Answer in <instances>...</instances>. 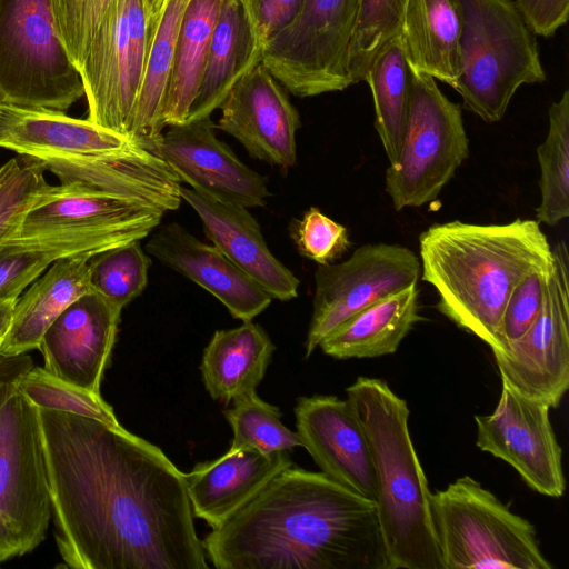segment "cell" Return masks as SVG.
<instances>
[{
    "label": "cell",
    "instance_id": "23",
    "mask_svg": "<svg viewBox=\"0 0 569 569\" xmlns=\"http://www.w3.org/2000/svg\"><path fill=\"white\" fill-rule=\"evenodd\" d=\"M140 140L64 112L0 106V147L17 153L38 158L96 156L123 150Z\"/></svg>",
    "mask_w": 569,
    "mask_h": 569
},
{
    "label": "cell",
    "instance_id": "31",
    "mask_svg": "<svg viewBox=\"0 0 569 569\" xmlns=\"http://www.w3.org/2000/svg\"><path fill=\"white\" fill-rule=\"evenodd\" d=\"M222 0H190L178 33L167 90L164 126L187 121L204 71Z\"/></svg>",
    "mask_w": 569,
    "mask_h": 569
},
{
    "label": "cell",
    "instance_id": "7",
    "mask_svg": "<svg viewBox=\"0 0 569 569\" xmlns=\"http://www.w3.org/2000/svg\"><path fill=\"white\" fill-rule=\"evenodd\" d=\"M83 96L51 0H0V106L66 112Z\"/></svg>",
    "mask_w": 569,
    "mask_h": 569
},
{
    "label": "cell",
    "instance_id": "46",
    "mask_svg": "<svg viewBox=\"0 0 569 569\" xmlns=\"http://www.w3.org/2000/svg\"><path fill=\"white\" fill-rule=\"evenodd\" d=\"M163 3L164 0H142L150 34L156 21L158 20Z\"/></svg>",
    "mask_w": 569,
    "mask_h": 569
},
{
    "label": "cell",
    "instance_id": "22",
    "mask_svg": "<svg viewBox=\"0 0 569 569\" xmlns=\"http://www.w3.org/2000/svg\"><path fill=\"white\" fill-rule=\"evenodd\" d=\"M291 466L287 451L267 455L253 448H230L216 460L196 465L186 473L193 517L217 528Z\"/></svg>",
    "mask_w": 569,
    "mask_h": 569
},
{
    "label": "cell",
    "instance_id": "24",
    "mask_svg": "<svg viewBox=\"0 0 569 569\" xmlns=\"http://www.w3.org/2000/svg\"><path fill=\"white\" fill-rule=\"evenodd\" d=\"M266 42L249 0H222L188 120L211 117L231 88L262 62Z\"/></svg>",
    "mask_w": 569,
    "mask_h": 569
},
{
    "label": "cell",
    "instance_id": "20",
    "mask_svg": "<svg viewBox=\"0 0 569 569\" xmlns=\"http://www.w3.org/2000/svg\"><path fill=\"white\" fill-rule=\"evenodd\" d=\"M166 211L147 201L78 182L47 186L8 239H33L58 233L107 229L153 218Z\"/></svg>",
    "mask_w": 569,
    "mask_h": 569
},
{
    "label": "cell",
    "instance_id": "35",
    "mask_svg": "<svg viewBox=\"0 0 569 569\" xmlns=\"http://www.w3.org/2000/svg\"><path fill=\"white\" fill-rule=\"evenodd\" d=\"M149 266L140 240L100 251L88 261L90 289L122 310L144 290Z\"/></svg>",
    "mask_w": 569,
    "mask_h": 569
},
{
    "label": "cell",
    "instance_id": "16",
    "mask_svg": "<svg viewBox=\"0 0 569 569\" xmlns=\"http://www.w3.org/2000/svg\"><path fill=\"white\" fill-rule=\"evenodd\" d=\"M219 109L217 129L236 138L250 157L280 168L296 164L299 112L262 62L231 88Z\"/></svg>",
    "mask_w": 569,
    "mask_h": 569
},
{
    "label": "cell",
    "instance_id": "34",
    "mask_svg": "<svg viewBox=\"0 0 569 569\" xmlns=\"http://www.w3.org/2000/svg\"><path fill=\"white\" fill-rule=\"evenodd\" d=\"M232 402L223 412L233 431L230 448H253L269 455L302 447L298 432L282 423L279 408L262 400L256 390Z\"/></svg>",
    "mask_w": 569,
    "mask_h": 569
},
{
    "label": "cell",
    "instance_id": "18",
    "mask_svg": "<svg viewBox=\"0 0 569 569\" xmlns=\"http://www.w3.org/2000/svg\"><path fill=\"white\" fill-rule=\"evenodd\" d=\"M295 416L302 447L321 472L375 501L370 445L349 401L335 396L300 397Z\"/></svg>",
    "mask_w": 569,
    "mask_h": 569
},
{
    "label": "cell",
    "instance_id": "21",
    "mask_svg": "<svg viewBox=\"0 0 569 569\" xmlns=\"http://www.w3.org/2000/svg\"><path fill=\"white\" fill-rule=\"evenodd\" d=\"M180 196L199 216L207 239L272 299L288 301L298 296V278L269 250L260 224L248 208L182 186Z\"/></svg>",
    "mask_w": 569,
    "mask_h": 569
},
{
    "label": "cell",
    "instance_id": "9",
    "mask_svg": "<svg viewBox=\"0 0 569 569\" xmlns=\"http://www.w3.org/2000/svg\"><path fill=\"white\" fill-rule=\"evenodd\" d=\"M51 517L38 408L16 387L0 409V562L34 550Z\"/></svg>",
    "mask_w": 569,
    "mask_h": 569
},
{
    "label": "cell",
    "instance_id": "37",
    "mask_svg": "<svg viewBox=\"0 0 569 569\" xmlns=\"http://www.w3.org/2000/svg\"><path fill=\"white\" fill-rule=\"evenodd\" d=\"M407 0H359L348 54L351 84L363 81L377 52L400 32Z\"/></svg>",
    "mask_w": 569,
    "mask_h": 569
},
{
    "label": "cell",
    "instance_id": "15",
    "mask_svg": "<svg viewBox=\"0 0 569 569\" xmlns=\"http://www.w3.org/2000/svg\"><path fill=\"white\" fill-rule=\"evenodd\" d=\"M168 127L159 138V151L180 182L248 209L266 204L270 196L267 178L246 166L217 138L211 117Z\"/></svg>",
    "mask_w": 569,
    "mask_h": 569
},
{
    "label": "cell",
    "instance_id": "42",
    "mask_svg": "<svg viewBox=\"0 0 569 569\" xmlns=\"http://www.w3.org/2000/svg\"><path fill=\"white\" fill-rule=\"evenodd\" d=\"M536 36L550 38L569 18V0H513Z\"/></svg>",
    "mask_w": 569,
    "mask_h": 569
},
{
    "label": "cell",
    "instance_id": "28",
    "mask_svg": "<svg viewBox=\"0 0 569 569\" xmlns=\"http://www.w3.org/2000/svg\"><path fill=\"white\" fill-rule=\"evenodd\" d=\"M460 32L457 0H407L399 37L412 70L455 88Z\"/></svg>",
    "mask_w": 569,
    "mask_h": 569
},
{
    "label": "cell",
    "instance_id": "44",
    "mask_svg": "<svg viewBox=\"0 0 569 569\" xmlns=\"http://www.w3.org/2000/svg\"><path fill=\"white\" fill-rule=\"evenodd\" d=\"M33 366L27 353L14 357H2L0 360V409L18 381Z\"/></svg>",
    "mask_w": 569,
    "mask_h": 569
},
{
    "label": "cell",
    "instance_id": "45",
    "mask_svg": "<svg viewBox=\"0 0 569 569\" xmlns=\"http://www.w3.org/2000/svg\"><path fill=\"white\" fill-rule=\"evenodd\" d=\"M17 299H0V349L10 326ZM2 356L0 353V360Z\"/></svg>",
    "mask_w": 569,
    "mask_h": 569
},
{
    "label": "cell",
    "instance_id": "17",
    "mask_svg": "<svg viewBox=\"0 0 569 569\" xmlns=\"http://www.w3.org/2000/svg\"><path fill=\"white\" fill-rule=\"evenodd\" d=\"M121 310L89 291L70 303L47 328L39 350L51 375L94 393L116 342Z\"/></svg>",
    "mask_w": 569,
    "mask_h": 569
},
{
    "label": "cell",
    "instance_id": "30",
    "mask_svg": "<svg viewBox=\"0 0 569 569\" xmlns=\"http://www.w3.org/2000/svg\"><path fill=\"white\" fill-rule=\"evenodd\" d=\"M190 0H164L151 31L141 83L127 133L157 140L166 127L163 109L180 24Z\"/></svg>",
    "mask_w": 569,
    "mask_h": 569
},
{
    "label": "cell",
    "instance_id": "26",
    "mask_svg": "<svg viewBox=\"0 0 569 569\" xmlns=\"http://www.w3.org/2000/svg\"><path fill=\"white\" fill-rule=\"evenodd\" d=\"M91 257L74 254L56 260L17 299L1 345L2 357H14L38 349L42 335L52 321L76 299L91 291L88 278V261Z\"/></svg>",
    "mask_w": 569,
    "mask_h": 569
},
{
    "label": "cell",
    "instance_id": "39",
    "mask_svg": "<svg viewBox=\"0 0 569 569\" xmlns=\"http://www.w3.org/2000/svg\"><path fill=\"white\" fill-rule=\"evenodd\" d=\"M113 0H51L59 39L79 71Z\"/></svg>",
    "mask_w": 569,
    "mask_h": 569
},
{
    "label": "cell",
    "instance_id": "1",
    "mask_svg": "<svg viewBox=\"0 0 569 569\" xmlns=\"http://www.w3.org/2000/svg\"><path fill=\"white\" fill-rule=\"evenodd\" d=\"M56 543L73 569H207L186 473L151 442L38 409Z\"/></svg>",
    "mask_w": 569,
    "mask_h": 569
},
{
    "label": "cell",
    "instance_id": "11",
    "mask_svg": "<svg viewBox=\"0 0 569 569\" xmlns=\"http://www.w3.org/2000/svg\"><path fill=\"white\" fill-rule=\"evenodd\" d=\"M149 40L142 0H113L78 71L88 102V120L128 134Z\"/></svg>",
    "mask_w": 569,
    "mask_h": 569
},
{
    "label": "cell",
    "instance_id": "6",
    "mask_svg": "<svg viewBox=\"0 0 569 569\" xmlns=\"http://www.w3.org/2000/svg\"><path fill=\"white\" fill-rule=\"evenodd\" d=\"M443 569H552L536 529L469 476L430 497Z\"/></svg>",
    "mask_w": 569,
    "mask_h": 569
},
{
    "label": "cell",
    "instance_id": "4",
    "mask_svg": "<svg viewBox=\"0 0 569 569\" xmlns=\"http://www.w3.org/2000/svg\"><path fill=\"white\" fill-rule=\"evenodd\" d=\"M346 393L370 445L389 569H443L431 491L410 437L407 402L378 378L359 377Z\"/></svg>",
    "mask_w": 569,
    "mask_h": 569
},
{
    "label": "cell",
    "instance_id": "27",
    "mask_svg": "<svg viewBox=\"0 0 569 569\" xmlns=\"http://www.w3.org/2000/svg\"><path fill=\"white\" fill-rule=\"evenodd\" d=\"M422 319L418 284H412L357 312L330 331L318 347L336 359L391 355Z\"/></svg>",
    "mask_w": 569,
    "mask_h": 569
},
{
    "label": "cell",
    "instance_id": "10",
    "mask_svg": "<svg viewBox=\"0 0 569 569\" xmlns=\"http://www.w3.org/2000/svg\"><path fill=\"white\" fill-rule=\"evenodd\" d=\"M359 0H303L295 19L264 47L262 63L293 96L351 86L348 54Z\"/></svg>",
    "mask_w": 569,
    "mask_h": 569
},
{
    "label": "cell",
    "instance_id": "12",
    "mask_svg": "<svg viewBox=\"0 0 569 569\" xmlns=\"http://www.w3.org/2000/svg\"><path fill=\"white\" fill-rule=\"evenodd\" d=\"M420 273V259L411 249L389 243L363 244L342 262L318 264L306 358L330 331L357 312L418 284Z\"/></svg>",
    "mask_w": 569,
    "mask_h": 569
},
{
    "label": "cell",
    "instance_id": "43",
    "mask_svg": "<svg viewBox=\"0 0 569 569\" xmlns=\"http://www.w3.org/2000/svg\"><path fill=\"white\" fill-rule=\"evenodd\" d=\"M267 43L298 14L303 0H249Z\"/></svg>",
    "mask_w": 569,
    "mask_h": 569
},
{
    "label": "cell",
    "instance_id": "29",
    "mask_svg": "<svg viewBox=\"0 0 569 569\" xmlns=\"http://www.w3.org/2000/svg\"><path fill=\"white\" fill-rule=\"evenodd\" d=\"M274 345L266 330L251 321L217 330L206 347L200 366L212 399L230 403L256 390L270 363Z\"/></svg>",
    "mask_w": 569,
    "mask_h": 569
},
{
    "label": "cell",
    "instance_id": "19",
    "mask_svg": "<svg viewBox=\"0 0 569 569\" xmlns=\"http://www.w3.org/2000/svg\"><path fill=\"white\" fill-rule=\"evenodd\" d=\"M147 251L217 298L232 315L251 321L264 311L271 296L213 244L200 241L176 222L153 233Z\"/></svg>",
    "mask_w": 569,
    "mask_h": 569
},
{
    "label": "cell",
    "instance_id": "33",
    "mask_svg": "<svg viewBox=\"0 0 569 569\" xmlns=\"http://www.w3.org/2000/svg\"><path fill=\"white\" fill-rule=\"evenodd\" d=\"M545 141L537 148L540 203L536 220L556 227L569 217V90L548 110Z\"/></svg>",
    "mask_w": 569,
    "mask_h": 569
},
{
    "label": "cell",
    "instance_id": "14",
    "mask_svg": "<svg viewBox=\"0 0 569 569\" xmlns=\"http://www.w3.org/2000/svg\"><path fill=\"white\" fill-rule=\"evenodd\" d=\"M492 413L475 416L477 447L509 463L540 495L560 498L566 490L562 449L548 405L533 400L501 379Z\"/></svg>",
    "mask_w": 569,
    "mask_h": 569
},
{
    "label": "cell",
    "instance_id": "8",
    "mask_svg": "<svg viewBox=\"0 0 569 569\" xmlns=\"http://www.w3.org/2000/svg\"><path fill=\"white\" fill-rule=\"evenodd\" d=\"M469 156L461 107L431 76L411 69V98L400 156L386 170V192L397 211L435 201Z\"/></svg>",
    "mask_w": 569,
    "mask_h": 569
},
{
    "label": "cell",
    "instance_id": "3",
    "mask_svg": "<svg viewBox=\"0 0 569 569\" xmlns=\"http://www.w3.org/2000/svg\"><path fill=\"white\" fill-rule=\"evenodd\" d=\"M419 259L421 279L438 293L437 310L493 350L511 291L552 259V249L536 219L503 224L455 220L420 234Z\"/></svg>",
    "mask_w": 569,
    "mask_h": 569
},
{
    "label": "cell",
    "instance_id": "32",
    "mask_svg": "<svg viewBox=\"0 0 569 569\" xmlns=\"http://www.w3.org/2000/svg\"><path fill=\"white\" fill-rule=\"evenodd\" d=\"M363 81L372 94L375 128L389 167H395L401 151L411 98V68L399 34L377 52Z\"/></svg>",
    "mask_w": 569,
    "mask_h": 569
},
{
    "label": "cell",
    "instance_id": "2",
    "mask_svg": "<svg viewBox=\"0 0 569 569\" xmlns=\"http://www.w3.org/2000/svg\"><path fill=\"white\" fill-rule=\"evenodd\" d=\"M202 542L218 569H389L376 502L293 466Z\"/></svg>",
    "mask_w": 569,
    "mask_h": 569
},
{
    "label": "cell",
    "instance_id": "36",
    "mask_svg": "<svg viewBox=\"0 0 569 569\" xmlns=\"http://www.w3.org/2000/svg\"><path fill=\"white\" fill-rule=\"evenodd\" d=\"M17 388L38 409L73 413L113 428L122 427L100 393L69 383L43 367L32 366L18 381Z\"/></svg>",
    "mask_w": 569,
    "mask_h": 569
},
{
    "label": "cell",
    "instance_id": "25",
    "mask_svg": "<svg viewBox=\"0 0 569 569\" xmlns=\"http://www.w3.org/2000/svg\"><path fill=\"white\" fill-rule=\"evenodd\" d=\"M159 219L89 231L50 234L33 239H6L0 242V299H18L56 260L94 256L100 251L148 237Z\"/></svg>",
    "mask_w": 569,
    "mask_h": 569
},
{
    "label": "cell",
    "instance_id": "40",
    "mask_svg": "<svg viewBox=\"0 0 569 569\" xmlns=\"http://www.w3.org/2000/svg\"><path fill=\"white\" fill-rule=\"evenodd\" d=\"M552 271L553 253L551 260L529 271L513 288L501 317L498 346L492 351L518 340L530 328L546 302Z\"/></svg>",
    "mask_w": 569,
    "mask_h": 569
},
{
    "label": "cell",
    "instance_id": "5",
    "mask_svg": "<svg viewBox=\"0 0 569 569\" xmlns=\"http://www.w3.org/2000/svg\"><path fill=\"white\" fill-rule=\"evenodd\" d=\"M461 14L459 78L463 109L500 121L522 84L546 81L536 34L513 0H457Z\"/></svg>",
    "mask_w": 569,
    "mask_h": 569
},
{
    "label": "cell",
    "instance_id": "41",
    "mask_svg": "<svg viewBox=\"0 0 569 569\" xmlns=\"http://www.w3.org/2000/svg\"><path fill=\"white\" fill-rule=\"evenodd\" d=\"M293 239L300 253L318 264L332 263L350 247L348 229L315 207L298 221Z\"/></svg>",
    "mask_w": 569,
    "mask_h": 569
},
{
    "label": "cell",
    "instance_id": "38",
    "mask_svg": "<svg viewBox=\"0 0 569 569\" xmlns=\"http://www.w3.org/2000/svg\"><path fill=\"white\" fill-rule=\"evenodd\" d=\"M41 158L18 153L0 168V242L12 237L37 196L48 186Z\"/></svg>",
    "mask_w": 569,
    "mask_h": 569
},
{
    "label": "cell",
    "instance_id": "13",
    "mask_svg": "<svg viewBox=\"0 0 569 569\" xmlns=\"http://www.w3.org/2000/svg\"><path fill=\"white\" fill-rule=\"evenodd\" d=\"M553 271L537 319L518 340L492 351L501 379L525 396L557 408L569 387V253L552 249Z\"/></svg>",
    "mask_w": 569,
    "mask_h": 569
}]
</instances>
